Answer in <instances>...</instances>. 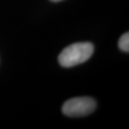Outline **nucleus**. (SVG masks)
<instances>
[{"mask_svg":"<svg viewBox=\"0 0 129 129\" xmlns=\"http://www.w3.org/2000/svg\"><path fill=\"white\" fill-rule=\"evenodd\" d=\"M93 51L94 47L91 43H75L61 51L58 57V61L63 67H72L88 60Z\"/></svg>","mask_w":129,"mask_h":129,"instance_id":"nucleus-1","label":"nucleus"},{"mask_svg":"<svg viewBox=\"0 0 129 129\" xmlns=\"http://www.w3.org/2000/svg\"><path fill=\"white\" fill-rule=\"evenodd\" d=\"M96 107V102L93 98L74 97L64 103L62 112L67 117H84L93 112Z\"/></svg>","mask_w":129,"mask_h":129,"instance_id":"nucleus-2","label":"nucleus"},{"mask_svg":"<svg viewBox=\"0 0 129 129\" xmlns=\"http://www.w3.org/2000/svg\"><path fill=\"white\" fill-rule=\"evenodd\" d=\"M118 46L120 50H122L124 52H128L129 51V34L125 33L122 35L118 41Z\"/></svg>","mask_w":129,"mask_h":129,"instance_id":"nucleus-3","label":"nucleus"},{"mask_svg":"<svg viewBox=\"0 0 129 129\" xmlns=\"http://www.w3.org/2000/svg\"><path fill=\"white\" fill-rule=\"evenodd\" d=\"M52 2H60V1H62V0H50Z\"/></svg>","mask_w":129,"mask_h":129,"instance_id":"nucleus-4","label":"nucleus"}]
</instances>
